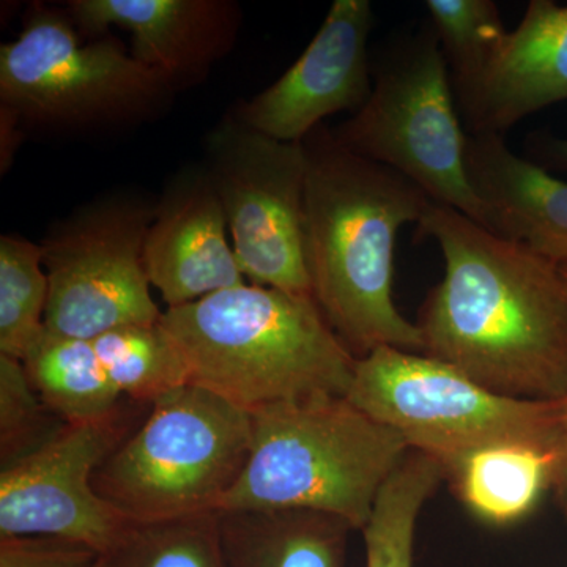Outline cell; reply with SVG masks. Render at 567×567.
I'll list each match as a JSON object with an SVG mask.
<instances>
[{
	"label": "cell",
	"instance_id": "obj_1",
	"mask_svg": "<svg viewBox=\"0 0 567 567\" xmlns=\"http://www.w3.org/2000/svg\"><path fill=\"white\" fill-rule=\"evenodd\" d=\"M445 257L416 327L423 354L507 398H567V293L559 267L454 208L432 203L417 223Z\"/></svg>",
	"mask_w": 567,
	"mask_h": 567
},
{
	"label": "cell",
	"instance_id": "obj_2",
	"mask_svg": "<svg viewBox=\"0 0 567 567\" xmlns=\"http://www.w3.org/2000/svg\"><path fill=\"white\" fill-rule=\"evenodd\" d=\"M306 260L312 298L357 358L382 347L423 353L393 300L399 230L432 200L405 175L347 151L327 126L303 141Z\"/></svg>",
	"mask_w": 567,
	"mask_h": 567
},
{
	"label": "cell",
	"instance_id": "obj_3",
	"mask_svg": "<svg viewBox=\"0 0 567 567\" xmlns=\"http://www.w3.org/2000/svg\"><path fill=\"white\" fill-rule=\"evenodd\" d=\"M181 350L189 383L256 413L286 402L346 398L354 357L315 298L244 286L166 309L159 320Z\"/></svg>",
	"mask_w": 567,
	"mask_h": 567
},
{
	"label": "cell",
	"instance_id": "obj_4",
	"mask_svg": "<svg viewBox=\"0 0 567 567\" xmlns=\"http://www.w3.org/2000/svg\"><path fill=\"white\" fill-rule=\"evenodd\" d=\"M251 416L248 464L218 513L319 511L363 532L410 451L393 427L338 395L286 402Z\"/></svg>",
	"mask_w": 567,
	"mask_h": 567
},
{
	"label": "cell",
	"instance_id": "obj_5",
	"mask_svg": "<svg viewBox=\"0 0 567 567\" xmlns=\"http://www.w3.org/2000/svg\"><path fill=\"white\" fill-rule=\"evenodd\" d=\"M252 447L251 413L188 383L156 399L93 475L128 522L218 513Z\"/></svg>",
	"mask_w": 567,
	"mask_h": 567
},
{
	"label": "cell",
	"instance_id": "obj_6",
	"mask_svg": "<svg viewBox=\"0 0 567 567\" xmlns=\"http://www.w3.org/2000/svg\"><path fill=\"white\" fill-rule=\"evenodd\" d=\"M331 133L347 151L398 171L432 203L454 208L492 233L491 213L466 175L468 133L462 128L453 81L431 22L386 48L372 65L368 102Z\"/></svg>",
	"mask_w": 567,
	"mask_h": 567
},
{
	"label": "cell",
	"instance_id": "obj_7",
	"mask_svg": "<svg viewBox=\"0 0 567 567\" xmlns=\"http://www.w3.org/2000/svg\"><path fill=\"white\" fill-rule=\"evenodd\" d=\"M346 398L442 462L447 477L487 447L524 445L550 458L561 405L496 394L453 365L393 347L358 358Z\"/></svg>",
	"mask_w": 567,
	"mask_h": 567
},
{
	"label": "cell",
	"instance_id": "obj_8",
	"mask_svg": "<svg viewBox=\"0 0 567 567\" xmlns=\"http://www.w3.org/2000/svg\"><path fill=\"white\" fill-rule=\"evenodd\" d=\"M71 18L39 7L0 48L2 110L40 126L84 128L133 121L173 85L114 35L82 43Z\"/></svg>",
	"mask_w": 567,
	"mask_h": 567
},
{
	"label": "cell",
	"instance_id": "obj_9",
	"mask_svg": "<svg viewBox=\"0 0 567 567\" xmlns=\"http://www.w3.org/2000/svg\"><path fill=\"white\" fill-rule=\"evenodd\" d=\"M208 151V175L245 279L312 298L306 260L303 142L274 140L235 117L212 133Z\"/></svg>",
	"mask_w": 567,
	"mask_h": 567
},
{
	"label": "cell",
	"instance_id": "obj_10",
	"mask_svg": "<svg viewBox=\"0 0 567 567\" xmlns=\"http://www.w3.org/2000/svg\"><path fill=\"white\" fill-rule=\"evenodd\" d=\"M155 210L114 200L61 224L41 245L50 284L44 330L69 339L99 338L115 328L159 323L144 267Z\"/></svg>",
	"mask_w": 567,
	"mask_h": 567
},
{
	"label": "cell",
	"instance_id": "obj_11",
	"mask_svg": "<svg viewBox=\"0 0 567 567\" xmlns=\"http://www.w3.org/2000/svg\"><path fill=\"white\" fill-rule=\"evenodd\" d=\"M66 424L35 453L0 472V536H55L106 554L130 524L93 488V475L137 427L136 406Z\"/></svg>",
	"mask_w": 567,
	"mask_h": 567
},
{
	"label": "cell",
	"instance_id": "obj_12",
	"mask_svg": "<svg viewBox=\"0 0 567 567\" xmlns=\"http://www.w3.org/2000/svg\"><path fill=\"white\" fill-rule=\"evenodd\" d=\"M372 28L369 0H336L303 54L238 110V121L274 140L303 142L330 115L361 110L372 92Z\"/></svg>",
	"mask_w": 567,
	"mask_h": 567
},
{
	"label": "cell",
	"instance_id": "obj_13",
	"mask_svg": "<svg viewBox=\"0 0 567 567\" xmlns=\"http://www.w3.org/2000/svg\"><path fill=\"white\" fill-rule=\"evenodd\" d=\"M69 17L87 35L128 32L136 61L173 87L196 82L233 48L237 9L223 0H73Z\"/></svg>",
	"mask_w": 567,
	"mask_h": 567
},
{
	"label": "cell",
	"instance_id": "obj_14",
	"mask_svg": "<svg viewBox=\"0 0 567 567\" xmlns=\"http://www.w3.org/2000/svg\"><path fill=\"white\" fill-rule=\"evenodd\" d=\"M227 230L210 175L183 177L166 194L145 238L144 267L167 309L246 284Z\"/></svg>",
	"mask_w": 567,
	"mask_h": 567
},
{
	"label": "cell",
	"instance_id": "obj_15",
	"mask_svg": "<svg viewBox=\"0 0 567 567\" xmlns=\"http://www.w3.org/2000/svg\"><path fill=\"white\" fill-rule=\"evenodd\" d=\"M456 102L468 134H503L567 102V6L532 0L481 80Z\"/></svg>",
	"mask_w": 567,
	"mask_h": 567
},
{
	"label": "cell",
	"instance_id": "obj_16",
	"mask_svg": "<svg viewBox=\"0 0 567 567\" xmlns=\"http://www.w3.org/2000/svg\"><path fill=\"white\" fill-rule=\"evenodd\" d=\"M465 167L492 233L567 264V183L511 152L503 134H468Z\"/></svg>",
	"mask_w": 567,
	"mask_h": 567
},
{
	"label": "cell",
	"instance_id": "obj_17",
	"mask_svg": "<svg viewBox=\"0 0 567 567\" xmlns=\"http://www.w3.org/2000/svg\"><path fill=\"white\" fill-rule=\"evenodd\" d=\"M227 567H346L350 527L309 509L216 513Z\"/></svg>",
	"mask_w": 567,
	"mask_h": 567
},
{
	"label": "cell",
	"instance_id": "obj_18",
	"mask_svg": "<svg viewBox=\"0 0 567 567\" xmlns=\"http://www.w3.org/2000/svg\"><path fill=\"white\" fill-rule=\"evenodd\" d=\"M22 363L37 393L63 423L104 420L126 401L87 339L59 338L44 330Z\"/></svg>",
	"mask_w": 567,
	"mask_h": 567
},
{
	"label": "cell",
	"instance_id": "obj_19",
	"mask_svg": "<svg viewBox=\"0 0 567 567\" xmlns=\"http://www.w3.org/2000/svg\"><path fill=\"white\" fill-rule=\"evenodd\" d=\"M473 513L494 524L527 516L550 483V461L536 447H487L466 458L451 475Z\"/></svg>",
	"mask_w": 567,
	"mask_h": 567
},
{
	"label": "cell",
	"instance_id": "obj_20",
	"mask_svg": "<svg viewBox=\"0 0 567 567\" xmlns=\"http://www.w3.org/2000/svg\"><path fill=\"white\" fill-rule=\"evenodd\" d=\"M447 480L442 462L410 450L386 481L363 528L365 567H413L417 517Z\"/></svg>",
	"mask_w": 567,
	"mask_h": 567
},
{
	"label": "cell",
	"instance_id": "obj_21",
	"mask_svg": "<svg viewBox=\"0 0 567 567\" xmlns=\"http://www.w3.org/2000/svg\"><path fill=\"white\" fill-rule=\"evenodd\" d=\"M91 341L123 399L152 405L156 399L189 383L181 350L162 323L115 328Z\"/></svg>",
	"mask_w": 567,
	"mask_h": 567
},
{
	"label": "cell",
	"instance_id": "obj_22",
	"mask_svg": "<svg viewBox=\"0 0 567 567\" xmlns=\"http://www.w3.org/2000/svg\"><path fill=\"white\" fill-rule=\"evenodd\" d=\"M99 567H227L218 516L130 522Z\"/></svg>",
	"mask_w": 567,
	"mask_h": 567
},
{
	"label": "cell",
	"instance_id": "obj_23",
	"mask_svg": "<svg viewBox=\"0 0 567 567\" xmlns=\"http://www.w3.org/2000/svg\"><path fill=\"white\" fill-rule=\"evenodd\" d=\"M48 284L41 246L0 237V354L24 361L44 333Z\"/></svg>",
	"mask_w": 567,
	"mask_h": 567
},
{
	"label": "cell",
	"instance_id": "obj_24",
	"mask_svg": "<svg viewBox=\"0 0 567 567\" xmlns=\"http://www.w3.org/2000/svg\"><path fill=\"white\" fill-rule=\"evenodd\" d=\"M440 48L450 70L456 100L465 95L491 65L506 37L494 0H427Z\"/></svg>",
	"mask_w": 567,
	"mask_h": 567
},
{
	"label": "cell",
	"instance_id": "obj_25",
	"mask_svg": "<svg viewBox=\"0 0 567 567\" xmlns=\"http://www.w3.org/2000/svg\"><path fill=\"white\" fill-rule=\"evenodd\" d=\"M37 393L24 363L0 354V462L14 464L51 442L65 427Z\"/></svg>",
	"mask_w": 567,
	"mask_h": 567
},
{
	"label": "cell",
	"instance_id": "obj_26",
	"mask_svg": "<svg viewBox=\"0 0 567 567\" xmlns=\"http://www.w3.org/2000/svg\"><path fill=\"white\" fill-rule=\"evenodd\" d=\"M102 555L55 536H0V567H99Z\"/></svg>",
	"mask_w": 567,
	"mask_h": 567
},
{
	"label": "cell",
	"instance_id": "obj_27",
	"mask_svg": "<svg viewBox=\"0 0 567 567\" xmlns=\"http://www.w3.org/2000/svg\"><path fill=\"white\" fill-rule=\"evenodd\" d=\"M550 483L548 488L554 492L558 506L567 517V398L561 399L557 431L550 458Z\"/></svg>",
	"mask_w": 567,
	"mask_h": 567
},
{
	"label": "cell",
	"instance_id": "obj_28",
	"mask_svg": "<svg viewBox=\"0 0 567 567\" xmlns=\"http://www.w3.org/2000/svg\"><path fill=\"white\" fill-rule=\"evenodd\" d=\"M527 145L532 162L546 167L547 171H566L567 173V140L547 136V134H533Z\"/></svg>",
	"mask_w": 567,
	"mask_h": 567
},
{
	"label": "cell",
	"instance_id": "obj_29",
	"mask_svg": "<svg viewBox=\"0 0 567 567\" xmlns=\"http://www.w3.org/2000/svg\"><path fill=\"white\" fill-rule=\"evenodd\" d=\"M559 275H561L563 284H565V289L567 293V264L559 265Z\"/></svg>",
	"mask_w": 567,
	"mask_h": 567
},
{
	"label": "cell",
	"instance_id": "obj_30",
	"mask_svg": "<svg viewBox=\"0 0 567 567\" xmlns=\"http://www.w3.org/2000/svg\"><path fill=\"white\" fill-rule=\"evenodd\" d=\"M100 566V565H99Z\"/></svg>",
	"mask_w": 567,
	"mask_h": 567
}]
</instances>
